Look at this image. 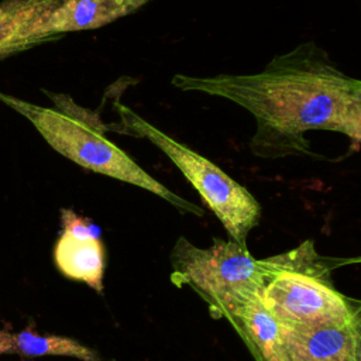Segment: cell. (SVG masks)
I'll list each match as a JSON object with an SVG mask.
<instances>
[{
    "label": "cell",
    "instance_id": "cell-6",
    "mask_svg": "<svg viewBox=\"0 0 361 361\" xmlns=\"http://www.w3.org/2000/svg\"><path fill=\"white\" fill-rule=\"evenodd\" d=\"M209 307L216 317H226L255 361H290L282 326L259 296V286L235 288L217 298Z\"/></svg>",
    "mask_w": 361,
    "mask_h": 361
},
{
    "label": "cell",
    "instance_id": "cell-3",
    "mask_svg": "<svg viewBox=\"0 0 361 361\" xmlns=\"http://www.w3.org/2000/svg\"><path fill=\"white\" fill-rule=\"evenodd\" d=\"M358 261L320 255L306 240L290 251L259 259V296L282 326L348 319L361 313V303L334 286L331 271Z\"/></svg>",
    "mask_w": 361,
    "mask_h": 361
},
{
    "label": "cell",
    "instance_id": "cell-12",
    "mask_svg": "<svg viewBox=\"0 0 361 361\" xmlns=\"http://www.w3.org/2000/svg\"><path fill=\"white\" fill-rule=\"evenodd\" d=\"M290 361H303V360H300V358H296V357H292V355H290Z\"/></svg>",
    "mask_w": 361,
    "mask_h": 361
},
{
    "label": "cell",
    "instance_id": "cell-11",
    "mask_svg": "<svg viewBox=\"0 0 361 361\" xmlns=\"http://www.w3.org/2000/svg\"><path fill=\"white\" fill-rule=\"evenodd\" d=\"M17 354L21 357L59 355L80 361H100L99 354L78 340L59 334H39L28 327L13 331L10 327L0 329V355Z\"/></svg>",
    "mask_w": 361,
    "mask_h": 361
},
{
    "label": "cell",
    "instance_id": "cell-9",
    "mask_svg": "<svg viewBox=\"0 0 361 361\" xmlns=\"http://www.w3.org/2000/svg\"><path fill=\"white\" fill-rule=\"evenodd\" d=\"M151 0H62L45 17L42 34L59 39L72 31L102 28L126 17Z\"/></svg>",
    "mask_w": 361,
    "mask_h": 361
},
{
    "label": "cell",
    "instance_id": "cell-1",
    "mask_svg": "<svg viewBox=\"0 0 361 361\" xmlns=\"http://www.w3.org/2000/svg\"><path fill=\"white\" fill-rule=\"evenodd\" d=\"M182 92L223 97L255 118L250 149L264 159L312 157L305 133L326 130L347 135L353 151L361 141V82L344 73L314 41L274 56L264 71L248 75L176 73Z\"/></svg>",
    "mask_w": 361,
    "mask_h": 361
},
{
    "label": "cell",
    "instance_id": "cell-5",
    "mask_svg": "<svg viewBox=\"0 0 361 361\" xmlns=\"http://www.w3.org/2000/svg\"><path fill=\"white\" fill-rule=\"evenodd\" d=\"M171 278L178 286H190L207 305L224 293L247 285L261 286L259 259L248 247L233 240L214 238L200 248L179 237L171 251Z\"/></svg>",
    "mask_w": 361,
    "mask_h": 361
},
{
    "label": "cell",
    "instance_id": "cell-7",
    "mask_svg": "<svg viewBox=\"0 0 361 361\" xmlns=\"http://www.w3.org/2000/svg\"><path fill=\"white\" fill-rule=\"evenodd\" d=\"M62 231L54 247V261L62 275L103 292L104 245L99 228L71 209H61Z\"/></svg>",
    "mask_w": 361,
    "mask_h": 361
},
{
    "label": "cell",
    "instance_id": "cell-10",
    "mask_svg": "<svg viewBox=\"0 0 361 361\" xmlns=\"http://www.w3.org/2000/svg\"><path fill=\"white\" fill-rule=\"evenodd\" d=\"M62 0L0 1V61L54 41L42 34L47 14Z\"/></svg>",
    "mask_w": 361,
    "mask_h": 361
},
{
    "label": "cell",
    "instance_id": "cell-4",
    "mask_svg": "<svg viewBox=\"0 0 361 361\" xmlns=\"http://www.w3.org/2000/svg\"><path fill=\"white\" fill-rule=\"evenodd\" d=\"M114 110L118 121L109 124L110 131L142 137L158 147L180 169L204 204L221 221L230 240L247 247V237L261 219V204L252 193L214 162L173 140L118 100L114 102Z\"/></svg>",
    "mask_w": 361,
    "mask_h": 361
},
{
    "label": "cell",
    "instance_id": "cell-2",
    "mask_svg": "<svg viewBox=\"0 0 361 361\" xmlns=\"http://www.w3.org/2000/svg\"><path fill=\"white\" fill-rule=\"evenodd\" d=\"M55 109L38 106L0 92V102L23 114L61 155L92 172L106 175L166 200L182 213L203 216L204 210L164 186L145 172L113 141L106 138L109 124L94 111L78 106L71 96L42 90Z\"/></svg>",
    "mask_w": 361,
    "mask_h": 361
},
{
    "label": "cell",
    "instance_id": "cell-8",
    "mask_svg": "<svg viewBox=\"0 0 361 361\" xmlns=\"http://www.w3.org/2000/svg\"><path fill=\"white\" fill-rule=\"evenodd\" d=\"M282 333L289 355L303 361H361V313L344 320L282 326Z\"/></svg>",
    "mask_w": 361,
    "mask_h": 361
}]
</instances>
